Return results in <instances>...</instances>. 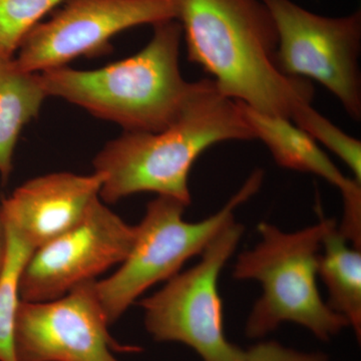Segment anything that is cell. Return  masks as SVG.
<instances>
[{
  "label": "cell",
  "mask_w": 361,
  "mask_h": 361,
  "mask_svg": "<svg viewBox=\"0 0 361 361\" xmlns=\"http://www.w3.org/2000/svg\"><path fill=\"white\" fill-rule=\"evenodd\" d=\"M178 20L188 59L224 96L287 118L297 104L311 103L310 82L278 68L276 26L262 0H180Z\"/></svg>",
  "instance_id": "cell-1"
},
{
  "label": "cell",
  "mask_w": 361,
  "mask_h": 361,
  "mask_svg": "<svg viewBox=\"0 0 361 361\" xmlns=\"http://www.w3.org/2000/svg\"><path fill=\"white\" fill-rule=\"evenodd\" d=\"M255 140L243 104L224 96L212 80L195 82L180 115L159 132H123L92 161L104 175L99 199L115 204L155 193L191 204L189 177L199 157L214 145Z\"/></svg>",
  "instance_id": "cell-2"
},
{
  "label": "cell",
  "mask_w": 361,
  "mask_h": 361,
  "mask_svg": "<svg viewBox=\"0 0 361 361\" xmlns=\"http://www.w3.org/2000/svg\"><path fill=\"white\" fill-rule=\"evenodd\" d=\"M141 51L97 70L70 66L40 73L47 96L80 106L97 118L116 123L123 132L154 133L180 115L194 89L180 66L179 20L153 25Z\"/></svg>",
  "instance_id": "cell-3"
},
{
  "label": "cell",
  "mask_w": 361,
  "mask_h": 361,
  "mask_svg": "<svg viewBox=\"0 0 361 361\" xmlns=\"http://www.w3.org/2000/svg\"><path fill=\"white\" fill-rule=\"evenodd\" d=\"M336 221L320 212L319 222L294 232L269 223L258 225L260 242L239 254L233 276L254 280L262 294L247 318L248 338H263L283 323L300 325L317 339L329 341L348 326L345 318L323 300L317 286L325 234Z\"/></svg>",
  "instance_id": "cell-4"
},
{
  "label": "cell",
  "mask_w": 361,
  "mask_h": 361,
  "mask_svg": "<svg viewBox=\"0 0 361 361\" xmlns=\"http://www.w3.org/2000/svg\"><path fill=\"white\" fill-rule=\"evenodd\" d=\"M263 178L262 170L254 171L222 209L198 222L184 220L187 206L176 199L158 196L149 202L120 268L110 277L96 281L109 324L116 322L149 287L168 281L188 260L201 255L221 230L235 220L236 209L257 193Z\"/></svg>",
  "instance_id": "cell-5"
},
{
  "label": "cell",
  "mask_w": 361,
  "mask_h": 361,
  "mask_svg": "<svg viewBox=\"0 0 361 361\" xmlns=\"http://www.w3.org/2000/svg\"><path fill=\"white\" fill-rule=\"evenodd\" d=\"M244 226L233 221L210 242L196 265L177 273L142 299L145 326L157 341L180 342L203 361H244L245 350L228 341L218 280L236 251Z\"/></svg>",
  "instance_id": "cell-6"
},
{
  "label": "cell",
  "mask_w": 361,
  "mask_h": 361,
  "mask_svg": "<svg viewBox=\"0 0 361 361\" xmlns=\"http://www.w3.org/2000/svg\"><path fill=\"white\" fill-rule=\"evenodd\" d=\"M278 35L277 65L289 78L314 80L361 118V13L330 18L292 0H262Z\"/></svg>",
  "instance_id": "cell-7"
},
{
  "label": "cell",
  "mask_w": 361,
  "mask_h": 361,
  "mask_svg": "<svg viewBox=\"0 0 361 361\" xmlns=\"http://www.w3.org/2000/svg\"><path fill=\"white\" fill-rule=\"evenodd\" d=\"M49 20L33 27L16 59L23 71L40 73L111 49L118 33L177 20L180 0H66Z\"/></svg>",
  "instance_id": "cell-8"
},
{
  "label": "cell",
  "mask_w": 361,
  "mask_h": 361,
  "mask_svg": "<svg viewBox=\"0 0 361 361\" xmlns=\"http://www.w3.org/2000/svg\"><path fill=\"white\" fill-rule=\"evenodd\" d=\"M135 237V226L126 223L99 197L78 225L33 251L21 274V300H54L96 280L125 260Z\"/></svg>",
  "instance_id": "cell-9"
},
{
  "label": "cell",
  "mask_w": 361,
  "mask_h": 361,
  "mask_svg": "<svg viewBox=\"0 0 361 361\" xmlns=\"http://www.w3.org/2000/svg\"><path fill=\"white\" fill-rule=\"evenodd\" d=\"M96 281L78 285L54 300H21L16 325L18 361H120L113 351H140L111 336Z\"/></svg>",
  "instance_id": "cell-10"
},
{
  "label": "cell",
  "mask_w": 361,
  "mask_h": 361,
  "mask_svg": "<svg viewBox=\"0 0 361 361\" xmlns=\"http://www.w3.org/2000/svg\"><path fill=\"white\" fill-rule=\"evenodd\" d=\"M103 183L99 172L32 178L2 201V221L35 250L78 225L99 198Z\"/></svg>",
  "instance_id": "cell-11"
},
{
  "label": "cell",
  "mask_w": 361,
  "mask_h": 361,
  "mask_svg": "<svg viewBox=\"0 0 361 361\" xmlns=\"http://www.w3.org/2000/svg\"><path fill=\"white\" fill-rule=\"evenodd\" d=\"M243 111L255 139L264 142L280 167L318 176L341 192L343 217L337 227L349 243L361 248V183L344 175L290 118L261 113L245 104Z\"/></svg>",
  "instance_id": "cell-12"
},
{
  "label": "cell",
  "mask_w": 361,
  "mask_h": 361,
  "mask_svg": "<svg viewBox=\"0 0 361 361\" xmlns=\"http://www.w3.org/2000/svg\"><path fill=\"white\" fill-rule=\"evenodd\" d=\"M39 73L23 71L16 59H0V176L6 182L21 132L39 116L47 99Z\"/></svg>",
  "instance_id": "cell-13"
},
{
  "label": "cell",
  "mask_w": 361,
  "mask_h": 361,
  "mask_svg": "<svg viewBox=\"0 0 361 361\" xmlns=\"http://www.w3.org/2000/svg\"><path fill=\"white\" fill-rule=\"evenodd\" d=\"M361 248L349 243L334 224L323 238L318 276L329 291L327 304L345 318L361 339Z\"/></svg>",
  "instance_id": "cell-14"
},
{
  "label": "cell",
  "mask_w": 361,
  "mask_h": 361,
  "mask_svg": "<svg viewBox=\"0 0 361 361\" xmlns=\"http://www.w3.org/2000/svg\"><path fill=\"white\" fill-rule=\"evenodd\" d=\"M6 226L7 252L0 275V361H18L16 325L21 298L20 278L35 248L13 229Z\"/></svg>",
  "instance_id": "cell-15"
},
{
  "label": "cell",
  "mask_w": 361,
  "mask_h": 361,
  "mask_svg": "<svg viewBox=\"0 0 361 361\" xmlns=\"http://www.w3.org/2000/svg\"><path fill=\"white\" fill-rule=\"evenodd\" d=\"M292 122L305 130L315 142L322 144L349 169L357 182L361 183V142L351 137L331 121L312 108L311 103L297 104L292 111Z\"/></svg>",
  "instance_id": "cell-16"
},
{
  "label": "cell",
  "mask_w": 361,
  "mask_h": 361,
  "mask_svg": "<svg viewBox=\"0 0 361 361\" xmlns=\"http://www.w3.org/2000/svg\"><path fill=\"white\" fill-rule=\"evenodd\" d=\"M66 0H0V59L14 58L18 47L47 14Z\"/></svg>",
  "instance_id": "cell-17"
},
{
  "label": "cell",
  "mask_w": 361,
  "mask_h": 361,
  "mask_svg": "<svg viewBox=\"0 0 361 361\" xmlns=\"http://www.w3.org/2000/svg\"><path fill=\"white\" fill-rule=\"evenodd\" d=\"M244 361H329L322 353H304L287 348L277 341L258 342L245 350Z\"/></svg>",
  "instance_id": "cell-18"
},
{
  "label": "cell",
  "mask_w": 361,
  "mask_h": 361,
  "mask_svg": "<svg viewBox=\"0 0 361 361\" xmlns=\"http://www.w3.org/2000/svg\"><path fill=\"white\" fill-rule=\"evenodd\" d=\"M7 252V237L6 226L2 221L1 214H0V275L4 270V263H6Z\"/></svg>",
  "instance_id": "cell-19"
}]
</instances>
